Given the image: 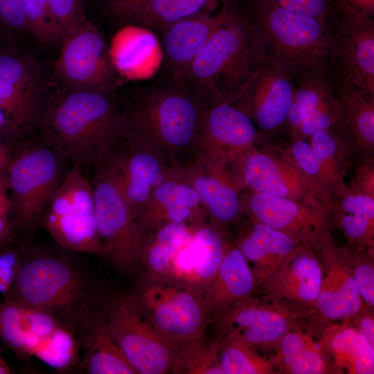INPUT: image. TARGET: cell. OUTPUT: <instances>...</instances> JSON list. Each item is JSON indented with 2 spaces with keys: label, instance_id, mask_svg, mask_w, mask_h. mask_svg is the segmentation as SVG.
<instances>
[{
  "label": "cell",
  "instance_id": "cell-1",
  "mask_svg": "<svg viewBox=\"0 0 374 374\" xmlns=\"http://www.w3.org/2000/svg\"><path fill=\"white\" fill-rule=\"evenodd\" d=\"M23 250L21 268L4 300H15L46 311L78 337L99 310L104 294L84 266L70 250L36 245L19 239Z\"/></svg>",
  "mask_w": 374,
  "mask_h": 374
},
{
  "label": "cell",
  "instance_id": "cell-2",
  "mask_svg": "<svg viewBox=\"0 0 374 374\" xmlns=\"http://www.w3.org/2000/svg\"><path fill=\"white\" fill-rule=\"evenodd\" d=\"M37 127L41 139L82 172L96 167L127 130L110 92L63 89L45 100Z\"/></svg>",
  "mask_w": 374,
  "mask_h": 374
},
{
  "label": "cell",
  "instance_id": "cell-3",
  "mask_svg": "<svg viewBox=\"0 0 374 374\" xmlns=\"http://www.w3.org/2000/svg\"><path fill=\"white\" fill-rule=\"evenodd\" d=\"M208 105L183 83L173 80L143 89L123 109L128 131L177 172L199 163Z\"/></svg>",
  "mask_w": 374,
  "mask_h": 374
},
{
  "label": "cell",
  "instance_id": "cell-4",
  "mask_svg": "<svg viewBox=\"0 0 374 374\" xmlns=\"http://www.w3.org/2000/svg\"><path fill=\"white\" fill-rule=\"evenodd\" d=\"M222 2V21L179 80L208 105L231 101L268 56L249 10L232 0Z\"/></svg>",
  "mask_w": 374,
  "mask_h": 374
},
{
  "label": "cell",
  "instance_id": "cell-5",
  "mask_svg": "<svg viewBox=\"0 0 374 374\" xmlns=\"http://www.w3.org/2000/svg\"><path fill=\"white\" fill-rule=\"evenodd\" d=\"M68 159L39 136L12 146L6 170L10 220L18 239L31 240L71 168Z\"/></svg>",
  "mask_w": 374,
  "mask_h": 374
},
{
  "label": "cell",
  "instance_id": "cell-6",
  "mask_svg": "<svg viewBox=\"0 0 374 374\" xmlns=\"http://www.w3.org/2000/svg\"><path fill=\"white\" fill-rule=\"evenodd\" d=\"M267 55L295 81L326 73L331 53L328 21L262 3H251Z\"/></svg>",
  "mask_w": 374,
  "mask_h": 374
},
{
  "label": "cell",
  "instance_id": "cell-7",
  "mask_svg": "<svg viewBox=\"0 0 374 374\" xmlns=\"http://www.w3.org/2000/svg\"><path fill=\"white\" fill-rule=\"evenodd\" d=\"M0 340L21 361L35 357L57 371L77 359L76 335L50 313L15 300L0 303Z\"/></svg>",
  "mask_w": 374,
  "mask_h": 374
},
{
  "label": "cell",
  "instance_id": "cell-8",
  "mask_svg": "<svg viewBox=\"0 0 374 374\" xmlns=\"http://www.w3.org/2000/svg\"><path fill=\"white\" fill-rule=\"evenodd\" d=\"M154 328L177 348L205 335L202 296L191 286L145 271L127 294Z\"/></svg>",
  "mask_w": 374,
  "mask_h": 374
},
{
  "label": "cell",
  "instance_id": "cell-9",
  "mask_svg": "<svg viewBox=\"0 0 374 374\" xmlns=\"http://www.w3.org/2000/svg\"><path fill=\"white\" fill-rule=\"evenodd\" d=\"M89 181L105 259L120 271L132 274L140 265L142 235L119 180L103 160L93 169Z\"/></svg>",
  "mask_w": 374,
  "mask_h": 374
},
{
  "label": "cell",
  "instance_id": "cell-10",
  "mask_svg": "<svg viewBox=\"0 0 374 374\" xmlns=\"http://www.w3.org/2000/svg\"><path fill=\"white\" fill-rule=\"evenodd\" d=\"M40 227L63 248L105 258L91 183L78 167L71 166L68 170L42 218Z\"/></svg>",
  "mask_w": 374,
  "mask_h": 374
},
{
  "label": "cell",
  "instance_id": "cell-11",
  "mask_svg": "<svg viewBox=\"0 0 374 374\" xmlns=\"http://www.w3.org/2000/svg\"><path fill=\"white\" fill-rule=\"evenodd\" d=\"M101 311L114 339L138 374L170 372L177 348L154 328L127 294L104 295Z\"/></svg>",
  "mask_w": 374,
  "mask_h": 374
},
{
  "label": "cell",
  "instance_id": "cell-12",
  "mask_svg": "<svg viewBox=\"0 0 374 374\" xmlns=\"http://www.w3.org/2000/svg\"><path fill=\"white\" fill-rule=\"evenodd\" d=\"M53 78L63 89L112 92L120 73L101 33L86 16L62 39Z\"/></svg>",
  "mask_w": 374,
  "mask_h": 374
},
{
  "label": "cell",
  "instance_id": "cell-13",
  "mask_svg": "<svg viewBox=\"0 0 374 374\" xmlns=\"http://www.w3.org/2000/svg\"><path fill=\"white\" fill-rule=\"evenodd\" d=\"M331 53L326 70L333 80L374 93V19L337 0L328 19Z\"/></svg>",
  "mask_w": 374,
  "mask_h": 374
},
{
  "label": "cell",
  "instance_id": "cell-14",
  "mask_svg": "<svg viewBox=\"0 0 374 374\" xmlns=\"http://www.w3.org/2000/svg\"><path fill=\"white\" fill-rule=\"evenodd\" d=\"M296 87L293 77L269 55L231 100L263 138L283 130Z\"/></svg>",
  "mask_w": 374,
  "mask_h": 374
},
{
  "label": "cell",
  "instance_id": "cell-15",
  "mask_svg": "<svg viewBox=\"0 0 374 374\" xmlns=\"http://www.w3.org/2000/svg\"><path fill=\"white\" fill-rule=\"evenodd\" d=\"M231 164L237 172L238 184L251 192L267 193L327 208L314 184L284 152L276 154L258 148L257 144L241 153Z\"/></svg>",
  "mask_w": 374,
  "mask_h": 374
},
{
  "label": "cell",
  "instance_id": "cell-16",
  "mask_svg": "<svg viewBox=\"0 0 374 374\" xmlns=\"http://www.w3.org/2000/svg\"><path fill=\"white\" fill-rule=\"evenodd\" d=\"M294 310L253 296L215 314L219 338L234 334L256 350H273L286 333L301 326L302 314Z\"/></svg>",
  "mask_w": 374,
  "mask_h": 374
},
{
  "label": "cell",
  "instance_id": "cell-17",
  "mask_svg": "<svg viewBox=\"0 0 374 374\" xmlns=\"http://www.w3.org/2000/svg\"><path fill=\"white\" fill-rule=\"evenodd\" d=\"M103 160L114 170L135 220L154 188L174 172L153 148L128 130Z\"/></svg>",
  "mask_w": 374,
  "mask_h": 374
},
{
  "label": "cell",
  "instance_id": "cell-18",
  "mask_svg": "<svg viewBox=\"0 0 374 374\" xmlns=\"http://www.w3.org/2000/svg\"><path fill=\"white\" fill-rule=\"evenodd\" d=\"M243 213L283 231L300 243L314 246L331 233L332 218L323 206H314L286 197L251 192L242 200Z\"/></svg>",
  "mask_w": 374,
  "mask_h": 374
},
{
  "label": "cell",
  "instance_id": "cell-19",
  "mask_svg": "<svg viewBox=\"0 0 374 374\" xmlns=\"http://www.w3.org/2000/svg\"><path fill=\"white\" fill-rule=\"evenodd\" d=\"M45 100L41 71L25 54H0V107L24 136L38 124Z\"/></svg>",
  "mask_w": 374,
  "mask_h": 374
},
{
  "label": "cell",
  "instance_id": "cell-20",
  "mask_svg": "<svg viewBox=\"0 0 374 374\" xmlns=\"http://www.w3.org/2000/svg\"><path fill=\"white\" fill-rule=\"evenodd\" d=\"M321 261L322 281L315 311L321 319L330 322L348 320L365 305L359 293L345 248L326 234L313 246Z\"/></svg>",
  "mask_w": 374,
  "mask_h": 374
},
{
  "label": "cell",
  "instance_id": "cell-21",
  "mask_svg": "<svg viewBox=\"0 0 374 374\" xmlns=\"http://www.w3.org/2000/svg\"><path fill=\"white\" fill-rule=\"evenodd\" d=\"M263 139L253 121L231 102L208 105L204 118L198 163L224 164Z\"/></svg>",
  "mask_w": 374,
  "mask_h": 374
},
{
  "label": "cell",
  "instance_id": "cell-22",
  "mask_svg": "<svg viewBox=\"0 0 374 374\" xmlns=\"http://www.w3.org/2000/svg\"><path fill=\"white\" fill-rule=\"evenodd\" d=\"M322 281L320 259L312 246L300 243L261 285L262 298L296 310H314Z\"/></svg>",
  "mask_w": 374,
  "mask_h": 374
},
{
  "label": "cell",
  "instance_id": "cell-23",
  "mask_svg": "<svg viewBox=\"0 0 374 374\" xmlns=\"http://www.w3.org/2000/svg\"><path fill=\"white\" fill-rule=\"evenodd\" d=\"M229 245L223 229L211 223L202 222L174 255L163 275L191 286L202 296Z\"/></svg>",
  "mask_w": 374,
  "mask_h": 374
},
{
  "label": "cell",
  "instance_id": "cell-24",
  "mask_svg": "<svg viewBox=\"0 0 374 374\" xmlns=\"http://www.w3.org/2000/svg\"><path fill=\"white\" fill-rule=\"evenodd\" d=\"M206 216L193 187L175 176L154 188L136 222L143 236L172 222H204Z\"/></svg>",
  "mask_w": 374,
  "mask_h": 374
},
{
  "label": "cell",
  "instance_id": "cell-25",
  "mask_svg": "<svg viewBox=\"0 0 374 374\" xmlns=\"http://www.w3.org/2000/svg\"><path fill=\"white\" fill-rule=\"evenodd\" d=\"M329 80L341 112L340 118L334 126L336 131L352 154H357L359 159L373 157L374 93Z\"/></svg>",
  "mask_w": 374,
  "mask_h": 374
},
{
  "label": "cell",
  "instance_id": "cell-26",
  "mask_svg": "<svg viewBox=\"0 0 374 374\" xmlns=\"http://www.w3.org/2000/svg\"><path fill=\"white\" fill-rule=\"evenodd\" d=\"M176 176L195 190L213 225L224 229L244 213L237 186L221 172L196 164Z\"/></svg>",
  "mask_w": 374,
  "mask_h": 374
},
{
  "label": "cell",
  "instance_id": "cell-27",
  "mask_svg": "<svg viewBox=\"0 0 374 374\" xmlns=\"http://www.w3.org/2000/svg\"><path fill=\"white\" fill-rule=\"evenodd\" d=\"M223 7L217 15L202 13L176 22L163 32V47L173 80H181L190 63L223 20Z\"/></svg>",
  "mask_w": 374,
  "mask_h": 374
},
{
  "label": "cell",
  "instance_id": "cell-28",
  "mask_svg": "<svg viewBox=\"0 0 374 374\" xmlns=\"http://www.w3.org/2000/svg\"><path fill=\"white\" fill-rule=\"evenodd\" d=\"M258 290L254 274L237 244H229L211 283L202 295L206 313L216 314L253 296Z\"/></svg>",
  "mask_w": 374,
  "mask_h": 374
},
{
  "label": "cell",
  "instance_id": "cell-29",
  "mask_svg": "<svg viewBox=\"0 0 374 374\" xmlns=\"http://www.w3.org/2000/svg\"><path fill=\"white\" fill-rule=\"evenodd\" d=\"M325 321L318 340L333 373L373 374L374 348L359 331L348 320Z\"/></svg>",
  "mask_w": 374,
  "mask_h": 374
},
{
  "label": "cell",
  "instance_id": "cell-30",
  "mask_svg": "<svg viewBox=\"0 0 374 374\" xmlns=\"http://www.w3.org/2000/svg\"><path fill=\"white\" fill-rule=\"evenodd\" d=\"M250 218L251 225L237 244L254 274L258 290L300 242L283 231Z\"/></svg>",
  "mask_w": 374,
  "mask_h": 374
},
{
  "label": "cell",
  "instance_id": "cell-31",
  "mask_svg": "<svg viewBox=\"0 0 374 374\" xmlns=\"http://www.w3.org/2000/svg\"><path fill=\"white\" fill-rule=\"evenodd\" d=\"M82 358L77 369L89 374H138L111 335L99 310L78 335Z\"/></svg>",
  "mask_w": 374,
  "mask_h": 374
},
{
  "label": "cell",
  "instance_id": "cell-32",
  "mask_svg": "<svg viewBox=\"0 0 374 374\" xmlns=\"http://www.w3.org/2000/svg\"><path fill=\"white\" fill-rule=\"evenodd\" d=\"M271 361L278 371L288 374L333 373L328 357L310 331L297 327L286 333L276 345Z\"/></svg>",
  "mask_w": 374,
  "mask_h": 374
},
{
  "label": "cell",
  "instance_id": "cell-33",
  "mask_svg": "<svg viewBox=\"0 0 374 374\" xmlns=\"http://www.w3.org/2000/svg\"><path fill=\"white\" fill-rule=\"evenodd\" d=\"M199 224L172 222L143 235L139 263L148 272L163 275L174 255L191 238Z\"/></svg>",
  "mask_w": 374,
  "mask_h": 374
},
{
  "label": "cell",
  "instance_id": "cell-34",
  "mask_svg": "<svg viewBox=\"0 0 374 374\" xmlns=\"http://www.w3.org/2000/svg\"><path fill=\"white\" fill-rule=\"evenodd\" d=\"M219 0H150L130 21L140 26L164 30L172 24L195 15L211 13Z\"/></svg>",
  "mask_w": 374,
  "mask_h": 374
},
{
  "label": "cell",
  "instance_id": "cell-35",
  "mask_svg": "<svg viewBox=\"0 0 374 374\" xmlns=\"http://www.w3.org/2000/svg\"><path fill=\"white\" fill-rule=\"evenodd\" d=\"M219 339V360L223 374L278 373L271 361L234 334Z\"/></svg>",
  "mask_w": 374,
  "mask_h": 374
},
{
  "label": "cell",
  "instance_id": "cell-36",
  "mask_svg": "<svg viewBox=\"0 0 374 374\" xmlns=\"http://www.w3.org/2000/svg\"><path fill=\"white\" fill-rule=\"evenodd\" d=\"M310 145L331 179L335 191L333 197L346 188L344 175L351 152L335 127L316 132L310 136Z\"/></svg>",
  "mask_w": 374,
  "mask_h": 374
},
{
  "label": "cell",
  "instance_id": "cell-37",
  "mask_svg": "<svg viewBox=\"0 0 374 374\" xmlns=\"http://www.w3.org/2000/svg\"><path fill=\"white\" fill-rule=\"evenodd\" d=\"M332 92L326 73L296 81L283 130L292 138L303 120Z\"/></svg>",
  "mask_w": 374,
  "mask_h": 374
},
{
  "label": "cell",
  "instance_id": "cell-38",
  "mask_svg": "<svg viewBox=\"0 0 374 374\" xmlns=\"http://www.w3.org/2000/svg\"><path fill=\"white\" fill-rule=\"evenodd\" d=\"M170 372L184 374H223L219 360V339L205 335L177 349Z\"/></svg>",
  "mask_w": 374,
  "mask_h": 374
},
{
  "label": "cell",
  "instance_id": "cell-39",
  "mask_svg": "<svg viewBox=\"0 0 374 374\" xmlns=\"http://www.w3.org/2000/svg\"><path fill=\"white\" fill-rule=\"evenodd\" d=\"M284 152L292 163L314 184L330 211L335 188L310 144L305 139L294 140Z\"/></svg>",
  "mask_w": 374,
  "mask_h": 374
},
{
  "label": "cell",
  "instance_id": "cell-40",
  "mask_svg": "<svg viewBox=\"0 0 374 374\" xmlns=\"http://www.w3.org/2000/svg\"><path fill=\"white\" fill-rule=\"evenodd\" d=\"M28 32L44 44L61 42L62 31L50 8L48 0H23Z\"/></svg>",
  "mask_w": 374,
  "mask_h": 374
},
{
  "label": "cell",
  "instance_id": "cell-41",
  "mask_svg": "<svg viewBox=\"0 0 374 374\" xmlns=\"http://www.w3.org/2000/svg\"><path fill=\"white\" fill-rule=\"evenodd\" d=\"M373 249L357 250L348 247L345 251L352 267L359 293L366 307H374Z\"/></svg>",
  "mask_w": 374,
  "mask_h": 374
},
{
  "label": "cell",
  "instance_id": "cell-42",
  "mask_svg": "<svg viewBox=\"0 0 374 374\" xmlns=\"http://www.w3.org/2000/svg\"><path fill=\"white\" fill-rule=\"evenodd\" d=\"M340 116L339 104L332 89L318 107L306 116L291 139H305L319 131L331 128Z\"/></svg>",
  "mask_w": 374,
  "mask_h": 374
},
{
  "label": "cell",
  "instance_id": "cell-43",
  "mask_svg": "<svg viewBox=\"0 0 374 374\" xmlns=\"http://www.w3.org/2000/svg\"><path fill=\"white\" fill-rule=\"evenodd\" d=\"M23 260V250L19 240L0 248V293L7 295L18 275Z\"/></svg>",
  "mask_w": 374,
  "mask_h": 374
},
{
  "label": "cell",
  "instance_id": "cell-44",
  "mask_svg": "<svg viewBox=\"0 0 374 374\" xmlns=\"http://www.w3.org/2000/svg\"><path fill=\"white\" fill-rule=\"evenodd\" d=\"M251 3H262L328 21L333 10L332 0H251Z\"/></svg>",
  "mask_w": 374,
  "mask_h": 374
},
{
  "label": "cell",
  "instance_id": "cell-45",
  "mask_svg": "<svg viewBox=\"0 0 374 374\" xmlns=\"http://www.w3.org/2000/svg\"><path fill=\"white\" fill-rule=\"evenodd\" d=\"M84 0H48L52 14L63 35L80 20L85 14Z\"/></svg>",
  "mask_w": 374,
  "mask_h": 374
},
{
  "label": "cell",
  "instance_id": "cell-46",
  "mask_svg": "<svg viewBox=\"0 0 374 374\" xmlns=\"http://www.w3.org/2000/svg\"><path fill=\"white\" fill-rule=\"evenodd\" d=\"M10 202L6 172H0V248L12 244L18 237L10 220Z\"/></svg>",
  "mask_w": 374,
  "mask_h": 374
},
{
  "label": "cell",
  "instance_id": "cell-47",
  "mask_svg": "<svg viewBox=\"0 0 374 374\" xmlns=\"http://www.w3.org/2000/svg\"><path fill=\"white\" fill-rule=\"evenodd\" d=\"M0 26L12 33H28L23 0H0Z\"/></svg>",
  "mask_w": 374,
  "mask_h": 374
},
{
  "label": "cell",
  "instance_id": "cell-48",
  "mask_svg": "<svg viewBox=\"0 0 374 374\" xmlns=\"http://www.w3.org/2000/svg\"><path fill=\"white\" fill-rule=\"evenodd\" d=\"M348 187L355 193L374 197L373 157L359 159L356 174Z\"/></svg>",
  "mask_w": 374,
  "mask_h": 374
},
{
  "label": "cell",
  "instance_id": "cell-49",
  "mask_svg": "<svg viewBox=\"0 0 374 374\" xmlns=\"http://www.w3.org/2000/svg\"><path fill=\"white\" fill-rule=\"evenodd\" d=\"M150 0H111L107 13L114 19L130 21Z\"/></svg>",
  "mask_w": 374,
  "mask_h": 374
},
{
  "label": "cell",
  "instance_id": "cell-50",
  "mask_svg": "<svg viewBox=\"0 0 374 374\" xmlns=\"http://www.w3.org/2000/svg\"><path fill=\"white\" fill-rule=\"evenodd\" d=\"M374 348L373 308L366 307L356 316L348 319Z\"/></svg>",
  "mask_w": 374,
  "mask_h": 374
},
{
  "label": "cell",
  "instance_id": "cell-51",
  "mask_svg": "<svg viewBox=\"0 0 374 374\" xmlns=\"http://www.w3.org/2000/svg\"><path fill=\"white\" fill-rule=\"evenodd\" d=\"M25 137L12 120L0 107V141L14 145Z\"/></svg>",
  "mask_w": 374,
  "mask_h": 374
},
{
  "label": "cell",
  "instance_id": "cell-52",
  "mask_svg": "<svg viewBox=\"0 0 374 374\" xmlns=\"http://www.w3.org/2000/svg\"><path fill=\"white\" fill-rule=\"evenodd\" d=\"M350 9L362 15L374 16V0H339Z\"/></svg>",
  "mask_w": 374,
  "mask_h": 374
},
{
  "label": "cell",
  "instance_id": "cell-53",
  "mask_svg": "<svg viewBox=\"0 0 374 374\" xmlns=\"http://www.w3.org/2000/svg\"><path fill=\"white\" fill-rule=\"evenodd\" d=\"M11 373V369L4 359L0 356V374H9Z\"/></svg>",
  "mask_w": 374,
  "mask_h": 374
},
{
  "label": "cell",
  "instance_id": "cell-54",
  "mask_svg": "<svg viewBox=\"0 0 374 374\" xmlns=\"http://www.w3.org/2000/svg\"><path fill=\"white\" fill-rule=\"evenodd\" d=\"M105 3H107L111 0H103Z\"/></svg>",
  "mask_w": 374,
  "mask_h": 374
}]
</instances>
